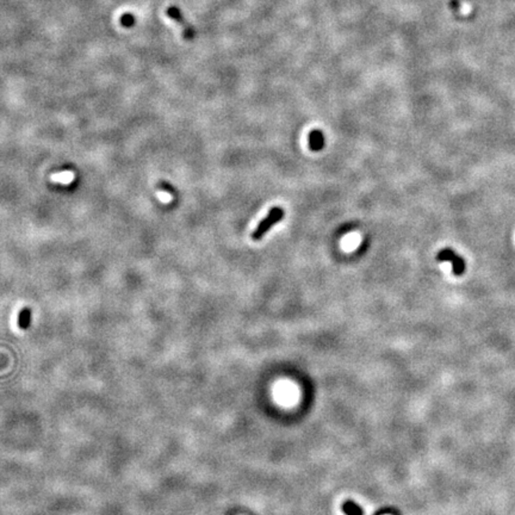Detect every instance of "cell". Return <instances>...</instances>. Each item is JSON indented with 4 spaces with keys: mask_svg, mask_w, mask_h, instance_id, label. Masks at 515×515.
Here are the masks:
<instances>
[{
    "mask_svg": "<svg viewBox=\"0 0 515 515\" xmlns=\"http://www.w3.org/2000/svg\"><path fill=\"white\" fill-rule=\"evenodd\" d=\"M284 217V210L280 206H273L271 209L269 215L262 220L261 222L258 224V227L254 229V232L252 233V239L254 241L261 240L262 236L266 234L267 232L273 227L275 224L279 223Z\"/></svg>",
    "mask_w": 515,
    "mask_h": 515,
    "instance_id": "cell-1",
    "label": "cell"
},
{
    "mask_svg": "<svg viewBox=\"0 0 515 515\" xmlns=\"http://www.w3.org/2000/svg\"><path fill=\"white\" fill-rule=\"evenodd\" d=\"M437 260L438 261H450L452 262V272L456 277L464 275L466 270V264L465 260L463 259L459 254H457L452 248H442L439 253L437 254Z\"/></svg>",
    "mask_w": 515,
    "mask_h": 515,
    "instance_id": "cell-2",
    "label": "cell"
},
{
    "mask_svg": "<svg viewBox=\"0 0 515 515\" xmlns=\"http://www.w3.org/2000/svg\"><path fill=\"white\" fill-rule=\"evenodd\" d=\"M166 15L168 16V17L171 18V19H173L174 22L178 23L180 26H182L183 36H184L185 39H187V41H192V39L195 38L196 29L193 28V26L191 25V24L188 23L186 19H185V17H184V15H183V12L180 11V10L178 9L177 6L167 7Z\"/></svg>",
    "mask_w": 515,
    "mask_h": 515,
    "instance_id": "cell-3",
    "label": "cell"
},
{
    "mask_svg": "<svg viewBox=\"0 0 515 515\" xmlns=\"http://www.w3.org/2000/svg\"><path fill=\"white\" fill-rule=\"evenodd\" d=\"M309 147L314 152H318L325 147V135L321 130H312L309 134Z\"/></svg>",
    "mask_w": 515,
    "mask_h": 515,
    "instance_id": "cell-4",
    "label": "cell"
},
{
    "mask_svg": "<svg viewBox=\"0 0 515 515\" xmlns=\"http://www.w3.org/2000/svg\"><path fill=\"white\" fill-rule=\"evenodd\" d=\"M31 323V310L29 308H24L18 314V327L22 329H28Z\"/></svg>",
    "mask_w": 515,
    "mask_h": 515,
    "instance_id": "cell-5",
    "label": "cell"
},
{
    "mask_svg": "<svg viewBox=\"0 0 515 515\" xmlns=\"http://www.w3.org/2000/svg\"><path fill=\"white\" fill-rule=\"evenodd\" d=\"M344 511L347 515H363L362 509H360L357 504L351 503V502L345 504Z\"/></svg>",
    "mask_w": 515,
    "mask_h": 515,
    "instance_id": "cell-6",
    "label": "cell"
},
{
    "mask_svg": "<svg viewBox=\"0 0 515 515\" xmlns=\"http://www.w3.org/2000/svg\"><path fill=\"white\" fill-rule=\"evenodd\" d=\"M135 23H136V18L131 13H126L121 17V24L126 28H131L132 25H135Z\"/></svg>",
    "mask_w": 515,
    "mask_h": 515,
    "instance_id": "cell-7",
    "label": "cell"
}]
</instances>
